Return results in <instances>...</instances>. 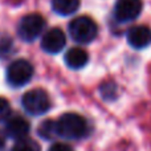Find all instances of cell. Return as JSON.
<instances>
[{
    "mask_svg": "<svg viewBox=\"0 0 151 151\" xmlns=\"http://www.w3.org/2000/svg\"><path fill=\"white\" fill-rule=\"evenodd\" d=\"M56 133L65 139H81L88 134V122L76 113H66L56 122Z\"/></svg>",
    "mask_w": 151,
    "mask_h": 151,
    "instance_id": "obj_1",
    "label": "cell"
},
{
    "mask_svg": "<svg viewBox=\"0 0 151 151\" xmlns=\"http://www.w3.org/2000/svg\"><path fill=\"white\" fill-rule=\"evenodd\" d=\"M97 24L88 16H80L69 24V35L78 44H89L97 37Z\"/></svg>",
    "mask_w": 151,
    "mask_h": 151,
    "instance_id": "obj_2",
    "label": "cell"
},
{
    "mask_svg": "<svg viewBox=\"0 0 151 151\" xmlns=\"http://www.w3.org/2000/svg\"><path fill=\"white\" fill-rule=\"evenodd\" d=\"M21 105L31 115H41L50 109V99L42 89H32L23 96Z\"/></svg>",
    "mask_w": 151,
    "mask_h": 151,
    "instance_id": "obj_3",
    "label": "cell"
},
{
    "mask_svg": "<svg viewBox=\"0 0 151 151\" xmlns=\"http://www.w3.org/2000/svg\"><path fill=\"white\" fill-rule=\"evenodd\" d=\"M45 28V20L39 13H29L24 16L17 25V33L23 41L31 42L42 33Z\"/></svg>",
    "mask_w": 151,
    "mask_h": 151,
    "instance_id": "obj_4",
    "label": "cell"
},
{
    "mask_svg": "<svg viewBox=\"0 0 151 151\" xmlns=\"http://www.w3.org/2000/svg\"><path fill=\"white\" fill-rule=\"evenodd\" d=\"M33 77V66L27 60H15L7 68V82L13 88L27 85Z\"/></svg>",
    "mask_w": 151,
    "mask_h": 151,
    "instance_id": "obj_5",
    "label": "cell"
},
{
    "mask_svg": "<svg viewBox=\"0 0 151 151\" xmlns=\"http://www.w3.org/2000/svg\"><path fill=\"white\" fill-rule=\"evenodd\" d=\"M142 0H118L114 7V17L119 23L133 21L141 15Z\"/></svg>",
    "mask_w": 151,
    "mask_h": 151,
    "instance_id": "obj_6",
    "label": "cell"
},
{
    "mask_svg": "<svg viewBox=\"0 0 151 151\" xmlns=\"http://www.w3.org/2000/svg\"><path fill=\"white\" fill-rule=\"evenodd\" d=\"M66 44L65 33L60 28H52L45 32V35L41 39V48L44 52L56 55L61 52Z\"/></svg>",
    "mask_w": 151,
    "mask_h": 151,
    "instance_id": "obj_7",
    "label": "cell"
},
{
    "mask_svg": "<svg viewBox=\"0 0 151 151\" xmlns=\"http://www.w3.org/2000/svg\"><path fill=\"white\" fill-rule=\"evenodd\" d=\"M29 130H31L29 122L20 115H13V117L8 118L7 123H5V135L12 139H16V141L27 138Z\"/></svg>",
    "mask_w": 151,
    "mask_h": 151,
    "instance_id": "obj_8",
    "label": "cell"
},
{
    "mask_svg": "<svg viewBox=\"0 0 151 151\" xmlns=\"http://www.w3.org/2000/svg\"><path fill=\"white\" fill-rule=\"evenodd\" d=\"M127 42L135 49H143L151 44V29L146 25H135L129 29Z\"/></svg>",
    "mask_w": 151,
    "mask_h": 151,
    "instance_id": "obj_9",
    "label": "cell"
},
{
    "mask_svg": "<svg viewBox=\"0 0 151 151\" xmlns=\"http://www.w3.org/2000/svg\"><path fill=\"white\" fill-rule=\"evenodd\" d=\"M89 56L82 48H72L65 55V64L70 69H81L88 64Z\"/></svg>",
    "mask_w": 151,
    "mask_h": 151,
    "instance_id": "obj_10",
    "label": "cell"
},
{
    "mask_svg": "<svg viewBox=\"0 0 151 151\" xmlns=\"http://www.w3.org/2000/svg\"><path fill=\"white\" fill-rule=\"evenodd\" d=\"M80 7V0H52V8L61 16H69Z\"/></svg>",
    "mask_w": 151,
    "mask_h": 151,
    "instance_id": "obj_11",
    "label": "cell"
},
{
    "mask_svg": "<svg viewBox=\"0 0 151 151\" xmlns=\"http://www.w3.org/2000/svg\"><path fill=\"white\" fill-rule=\"evenodd\" d=\"M12 151H41V149H40L39 143L35 142L33 139L24 138L16 142Z\"/></svg>",
    "mask_w": 151,
    "mask_h": 151,
    "instance_id": "obj_12",
    "label": "cell"
},
{
    "mask_svg": "<svg viewBox=\"0 0 151 151\" xmlns=\"http://www.w3.org/2000/svg\"><path fill=\"white\" fill-rule=\"evenodd\" d=\"M39 134L44 139H53L55 137H57V133H56V122H53L50 119L45 121L42 125H40Z\"/></svg>",
    "mask_w": 151,
    "mask_h": 151,
    "instance_id": "obj_13",
    "label": "cell"
},
{
    "mask_svg": "<svg viewBox=\"0 0 151 151\" xmlns=\"http://www.w3.org/2000/svg\"><path fill=\"white\" fill-rule=\"evenodd\" d=\"M99 93L107 101H113L114 98H117V85L111 81H107V82L102 83L101 88H99Z\"/></svg>",
    "mask_w": 151,
    "mask_h": 151,
    "instance_id": "obj_14",
    "label": "cell"
},
{
    "mask_svg": "<svg viewBox=\"0 0 151 151\" xmlns=\"http://www.w3.org/2000/svg\"><path fill=\"white\" fill-rule=\"evenodd\" d=\"M12 49V40L9 37H0V57L8 56Z\"/></svg>",
    "mask_w": 151,
    "mask_h": 151,
    "instance_id": "obj_15",
    "label": "cell"
},
{
    "mask_svg": "<svg viewBox=\"0 0 151 151\" xmlns=\"http://www.w3.org/2000/svg\"><path fill=\"white\" fill-rule=\"evenodd\" d=\"M9 114H11L9 104H8L7 99H4V98L0 97V122L8 119V118H9Z\"/></svg>",
    "mask_w": 151,
    "mask_h": 151,
    "instance_id": "obj_16",
    "label": "cell"
},
{
    "mask_svg": "<svg viewBox=\"0 0 151 151\" xmlns=\"http://www.w3.org/2000/svg\"><path fill=\"white\" fill-rule=\"evenodd\" d=\"M48 151H73V150H72V147H69L65 143H55L49 147Z\"/></svg>",
    "mask_w": 151,
    "mask_h": 151,
    "instance_id": "obj_17",
    "label": "cell"
},
{
    "mask_svg": "<svg viewBox=\"0 0 151 151\" xmlns=\"http://www.w3.org/2000/svg\"><path fill=\"white\" fill-rule=\"evenodd\" d=\"M4 147V138H3V135L0 134V150Z\"/></svg>",
    "mask_w": 151,
    "mask_h": 151,
    "instance_id": "obj_18",
    "label": "cell"
}]
</instances>
